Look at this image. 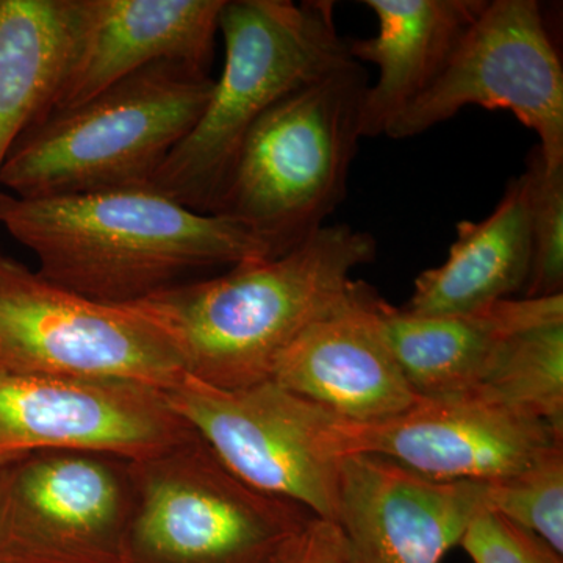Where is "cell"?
<instances>
[{
  "label": "cell",
  "mask_w": 563,
  "mask_h": 563,
  "mask_svg": "<svg viewBox=\"0 0 563 563\" xmlns=\"http://www.w3.org/2000/svg\"><path fill=\"white\" fill-rule=\"evenodd\" d=\"M0 225L44 279L92 301L132 306L202 269L273 257L254 233L150 187L22 199L0 192Z\"/></svg>",
  "instance_id": "obj_1"
},
{
  "label": "cell",
  "mask_w": 563,
  "mask_h": 563,
  "mask_svg": "<svg viewBox=\"0 0 563 563\" xmlns=\"http://www.w3.org/2000/svg\"><path fill=\"white\" fill-rule=\"evenodd\" d=\"M377 252L369 232L325 224L298 246L228 273L174 285L132 303L168 336L185 376L210 387L272 380L292 340L350 303L365 282L352 272Z\"/></svg>",
  "instance_id": "obj_2"
},
{
  "label": "cell",
  "mask_w": 563,
  "mask_h": 563,
  "mask_svg": "<svg viewBox=\"0 0 563 563\" xmlns=\"http://www.w3.org/2000/svg\"><path fill=\"white\" fill-rule=\"evenodd\" d=\"M331 0H225L224 66L201 118L147 187L213 214L247 133L274 103L354 60Z\"/></svg>",
  "instance_id": "obj_3"
},
{
  "label": "cell",
  "mask_w": 563,
  "mask_h": 563,
  "mask_svg": "<svg viewBox=\"0 0 563 563\" xmlns=\"http://www.w3.org/2000/svg\"><path fill=\"white\" fill-rule=\"evenodd\" d=\"M213 84L184 63L140 69L33 124L3 163L0 185L22 199L147 187L201 118Z\"/></svg>",
  "instance_id": "obj_4"
},
{
  "label": "cell",
  "mask_w": 563,
  "mask_h": 563,
  "mask_svg": "<svg viewBox=\"0 0 563 563\" xmlns=\"http://www.w3.org/2000/svg\"><path fill=\"white\" fill-rule=\"evenodd\" d=\"M368 74L351 60L282 98L247 133L213 214L285 254L346 199Z\"/></svg>",
  "instance_id": "obj_5"
},
{
  "label": "cell",
  "mask_w": 563,
  "mask_h": 563,
  "mask_svg": "<svg viewBox=\"0 0 563 563\" xmlns=\"http://www.w3.org/2000/svg\"><path fill=\"white\" fill-rule=\"evenodd\" d=\"M125 563H276L314 517L244 483L192 435L135 462Z\"/></svg>",
  "instance_id": "obj_6"
},
{
  "label": "cell",
  "mask_w": 563,
  "mask_h": 563,
  "mask_svg": "<svg viewBox=\"0 0 563 563\" xmlns=\"http://www.w3.org/2000/svg\"><path fill=\"white\" fill-rule=\"evenodd\" d=\"M165 393L174 412L244 483L335 521L350 421L273 380L225 390L185 376Z\"/></svg>",
  "instance_id": "obj_7"
},
{
  "label": "cell",
  "mask_w": 563,
  "mask_h": 563,
  "mask_svg": "<svg viewBox=\"0 0 563 563\" xmlns=\"http://www.w3.org/2000/svg\"><path fill=\"white\" fill-rule=\"evenodd\" d=\"M0 372L172 390L185 377L166 333L133 306L92 301L0 255Z\"/></svg>",
  "instance_id": "obj_8"
},
{
  "label": "cell",
  "mask_w": 563,
  "mask_h": 563,
  "mask_svg": "<svg viewBox=\"0 0 563 563\" xmlns=\"http://www.w3.org/2000/svg\"><path fill=\"white\" fill-rule=\"evenodd\" d=\"M465 107L510 111L563 168V68L537 0H490L439 79L393 121L388 139L421 135Z\"/></svg>",
  "instance_id": "obj_9"
},
{
  "label": "cell",
  "mask_w": 563,
  "mask_h": 563,
  "mask_svg": "<svg viewBox=\"0 0 563 563\" xmlns=\"http://www.w3.org/2000/svg\"><path fill=\"white\" fill-rule=\"evenodd\" d=\"M135 462L44 451L0 465V563H125Z\"/></svg>",
  "instance_id": "obj_10"
},
{
  "label": "cell",
  "mask_w": 563,
  "mask_h": 563,
  "mask_svg": "<svg viewBox=\"0 0 563 563\" xmlns=\"http://www.w3.org/2000/svg\"><path fill=\"white\" fill-rule=\"evenodd\" d=\"M192 435L158 388L0 372V465L44 451L140 462Z\"/></svg>",
  "instance_id": "obj_11"
},
{
  "label": "cell",
  "mask_w": 563,
  "mask_h": 563,
  "mask_svg": "<svg viewBox=\"0 0 563 563\" xmlns=\"http://www.w3.org/2000/svg\"><path fill=\"white\" fill-rule=\"evenodd\" d=\"M562 443V431L479 391L420 398L374 424L350 422L351 454L380 455L440 481L496 483Z\"/></svg>",
  "instance_id": "obj_12"
},
{
  "label": "cell",
  "mask_w": 563,
  "mask_h": 563,
  "mask_svg": "<svg viewBox=\"0 0 563 563\" xmlns=\"http://www.w3.org/2000/svg\"><path fill=\"white\" fill-rule=\"evenodd\" d=\"M487 509V483L440 481L391 459L351 454L333 523L352 563H440Z\"/></svg>",
  "instance_id": "obj_13"
},
{
  "label": "cell",
  "mask_w": 563,
  "mask_h": 563,
  "mask_svg": "<svg viewBox=\"0 0 563 563\" xmlns=\"http://www.w3.org/2000/svg\"><path fill=\"white\" fill-rule=\"evenodd\" d=\"M224 2L69 0L68 57L46 114L73 109L155 63L210 73Z\"/></svg>",
  "instance_id": "obj_14"
},
{
  "label": "cell",
  "mask_w": 563,
  "mask_h": 563,
  "mask_svg": "<svg viewBox=\"0 0 563 563\" xmlns=\"http://www.w3.org/2000/svg\"><path fill=\"white\" fill-rule=\"evenodd\" d=\"M377 299L363 284L350 303L303 329L274 366L273 383L355 424L412 409L421 396L385 342Z\"/></svg>",
  "instance_id": "obj_15"
},
{
  "label": "cell",
  "mask_w": 563,
  "mask_h": 563,
  "mask_svg": "<svg viewBox=\"0 0 563 563\" xmlns=\"http://www.w3.org/2000/svg\"><path fill=\"white\" fill-rule=\"evenodd\" d=\"M377 320L404 376L421 398L473 391L514 333L563 318V295L504 299L465 313L417 314L379 296Z\"/></svg>",
  "instance_id": "obj_16"
},
{
  "label": "cell",
  "mask_w": 563,
  "mask_h": 563,
  "mask_svg": "<svg viewBox=\"0 0 563 563\" xmlns=\"http://www.w3.org/2000/svg\"><path fill=\"white\" fill-rule=\"evenodd\" d=\"M487 0H363L376 14L372 38L350 40L355 62L372 63L362 136L387 135L393 121L439 79Z\"/></svg>",
  "instance_id": "obj_17"
},
{
  "label": "cell",
  "mask_w": 563,
  "mask_h": 563,
  "mask_svg": "<svg viewBox=\"0 0 563 563\" xmlns=\"http://www.w3.org/2000/svg\"><path fill=\"white\" fill-rule=\"evenodd\" d=\"M448 258L415 280L404 309L417 314L465 313L512 299L531 273V236L525 181L510 179L483 221H461Z\"/></svg>",
  "instance_id": "obj_18"
},
{
  "label": "cell",
  "mask_w": 563,
  "mask_h": 563,
  "mask_svg": "<svg viewBox=\"0 0 563 563\" xmlns=\"http://www.w3.org/2000/svg\"><path fill=\"white\" fill-rule=\"evenodd\" d=\"M69 0H0V169L47 113L69 49Z\"/></svg>",
  "instance_id": "obj_19"
},
{
  "label": "cell",
  "mask_w": 563,
  "mask_h": 563,
  "mask_svg": "<svg viewBox=\"0 0 563 563\" xmlns=\"http://www.w3.org/2000/svg\"><path fill=\"white\" fill-rule=\"evenodd\" d=\"M473 391L563 432V318L514 333Z\"/></svg>",
  "instance_id": "obj_20"
},
{
  "label": "cell",
  "mask_w": 563,
  "mask_h": 563,
  "mask_svg": "<svg viewBox=\"0 0 563 563\" xmlns=\"http://www.w3.org/2000/svg\"><path fill=\"white\" fill-rule=\"evenodd\" d=\"M487 509L563 554V443L544 451L523 472L488 483Z\"/></svg>",
  "instance_id": "obj_21"
},
{
  "label": "cell",
  "mask_w": 563,
  "mask_h": 563,
  "mask_svg": "<svg viewBox=\"0 0 563 563\" xmlns=\"http://www.w3.org/2000/svg\"><path fill=\"white\" fill-rule=\"evenodd\" d=\"M521 179L532 251L523 298L563 295V168L551 172L536 146L526 158Z\"/></svg>",
  "instance_id": "obj_22"
},
{
  "label": "cell",
  "mask_w": 563,
  "mask_h": 563,
  "mask_svg": "<svg viewBox=\"0 0 563 563\" xmlns=\"http://www.w3.org/2000/svg\"><path fill=\"white\" fill-rule=\"evenodd\" d=\"M461 547L473 563H563L539 536L492 510L474 518Z\"/></svg>",
  "instance_id": "obj_23"
},
{
  "label": "cell",
  "mask_w": 563,
  "mask_h": 563,
  "mask_svg": "<svg viewBox=\"0 0 563 563\" xmlns=\"http://www.w3.org/2000/svg\"><path fill=\"white\" fill-rule=\"evenodd\" d=\"M276 563H352L342 532L332 521L313 517L285 548Z\"/></svg>",
  "instance_id": "obj_24"
}]
</instances>
